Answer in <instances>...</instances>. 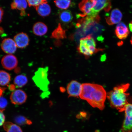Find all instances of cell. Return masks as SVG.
<instances>
[{
	"label": "cell",
	"mask_w": 132,
	"mask_h": 132,
	"mask_svg": "<svg viewBox=\"0 0 132 132\" xmlns=\"http://www.w3.org/2000/svg\"><path fill=\"white\" fill-rule=\"evenodd\" d=\"M27 1L28 5L30 7L32 6H34L35 7H37L43 3L47 2V1L45 0H29Z\"/></svg>",
	"instance_id": "cell-25"
},
{
	"label": "cell",
	"mask_w": 132,
	"mask_h": 132,
	"mask_svg": "<svg viewBox=\"0 0 132 132\" xmlns=\"http://www.w3.org/2000/svg\"><path fill=\"white\" fill-rule=\"evenodd\" d=\"M28 79L26 76L23 74L18 75L15 77L14 80V86L17 88H21L27 83Z\"/></svg>",
	"instance_id": "cell-19"
},
{
	"label": "cell",
	"mask_w": 132,
	"mask_h": 132,
	"mask_svg": "<svg viewBox=\"0 0 132 132\" xmlns=\"http://www.w3.org/2000/svg\"><path fill=\"white\" fill-rule=\"evenodd\" d=\"M3 128L6 132H23L19 125L10 122H6L3 125Z\"/></svg>",
	"instance_id": "cell-20"
},
{
	"label": "cell",
	"mask_w": 132,
	"mask_h": 132,
	"mask_svg": "<svg viewBox=\"0 0 132 132\" xmlns=\"http://www.w3.org/2000/svg\"><path fill=\"white\" fill-rule=\"evenodd\" d=\"M54 2L57 7L62 10L67 9L72 5L71 1L69 0H59Z\"/></svg>",
	"instance_id": "cell-24"
},
{
	"label": "cell",
	"mask_w": 132,
	"mask_h": 132,
	"mask_svg": "<svg viewBox=\"0 0 132 132\" xmlns=\"http://www.w3.org/2000/svg\"><path fill=\"white\" fill-rule=\"evenodd\" d=\"M115 32L117 37L120 39H126L129 34L128 28L122 22H120L117 25Z\"/></svg>",
	"instance_id": "cell-14"
},
{
	"label": "cell",
	"mask_w": 132,
	"mask_h": 132,
	"mask_svg": "<svg viewBox=\"0 0 132 132\" xmlns=\"http://www.w3.org/2000/svg\"><path fill=\"white\" fill-rule=\"evenodd\" d=\"M122 16V14L120 10L115 9L111 11L110 15H108L105 17V19L107 24L112 25L120 22Z\"/></svg>",
	"instance_id": "cell-12"
},
{
	"label": "cell",
	"mask_w": 132,
	"mask_h": 132,
	"mask_svg": "<svg viewBox=\"0 0 132 132\" xmlns=\"http://www.w3.org/2000/svg\"><path fill=\"white\" fill-rule=\"evenodd\" d=\"M8 103L6 98L2 96L0 97V111H4L7 107Z\"/></svg>",
	"instance_id": "cell-26"
},
{
	"label": "cell",
	"mask_w": 132,
	"mask_h": 132,
	"mask_svg": "<svg viewBox=\"0 0 132 132\" xmlns=\"http://www.w3.org/2000/svg\"><path fill=\"white\" fill-rule=\"evenodd\" d=\"M95 3V1H83L79 3V7L83 14L81 15L82 17L85 16H92V11Z\"/></svg>",
	"instance_id": "cell-10"
},
{
	"label": "cell",
	"mask_w": 132,
	"mask_h": 132,
	"mask_svg": "<svg viewBox=\"0 0 132 132\" xmlns=\"http://www.w3.org/2000/svg\"><path fill=\"white\" fill-rule=\"evenodd\" d=\"M2 50L8 54H12L16 52L17 46L14 39L7 38L4 39L1 44Z\"/></svg>",
	"instance_id": "cell-11"
},
{
	"label": "cell",
	"mask_w": 132,
	"mask_h": 132,
	"mask_svg": "<svg viewBox=\"0 0 132 132\" xmlns=\"http://www.w3.org/2000/svg\"><path fill=\"white\" fill-rule=\"evenodd\" d=\"M48 67L39 68L35 73L32 80L37 86L44 92H48L50 82L48 79Z\"/></svg>",
	"instance_id": "cell-4"
},
{
	"label": "cell",
	"mask_w": 132,
	"mask_h": 132,
	"mask_svg": "<svg viewBox=\"0 0 132 132\" xmlns=\"http://www.w3.org/2000/svg\"><path fill=\"white\" fill-rule=\"evenodd\" d=\"M5 120V117L3 111H0V126L4 125Z\"/></svg>",
	"instance_id": "cell-27"
},
{
	"label": "cell",
	"mask_w": 132,
	"mask_h": 132,
	"mask_svg": "<svg viewBox=\"0 0 132 132\" xmlns=\"http://www.w3.org/2000/svg\"><path fill=\"white\" fill-rule=\"evenodd\" d=\"M14 121L16 125L20 126L31 125L32 123L31 120L28 119L25 117L21 115L16 116L14 118Z\"/></svg>",
	"instance_id": "cell-23"
},
{
	"label": "cell",
	"mask_w": 132,
	"mask_h": 132,
	"mask_svg": "<svg viewBox=\"0 0 132 132\" xmlns=\"http://www.w3.org/2000/svg\"><path fill=\"white\" fill-rule=\"evenodd\" d=\"M59 19L62 22L65 24H68L71 22L73 19V16L70 11H60L59 12Z\"/></svg>",
	"instance_id": "cell-18"
},
{
	"label": "cell",
	"mask_w": 132,
	"mask_h": 132,
	"mask_svg": "<svg viewBox=\"0 0 132 132\" xmlns=\"http://www.w3.org/2000/svg\"><path fill=\"white\" fill-rule=\"evenodd\" d=\"M14 40L17 47L25 48L28 45L29 42V36L24 32L19 33L14 36Z\"/></svg>",
	"instance_id": "cell-13"
},
{
	"label": "cell",
	"mask_w": 132,
	"mask_h": 132,
	"mask_svg": "<svg viewBox=\"0 0 132 132\" xmlns=\"http://www.w3.org/2000/svg\"><path fill=\"white\" fill-rule=\"evenodd\" d=\"M131 43L132 45V37L131 39Z\"/></svg>",
	"instance_id": "cell-31"
},
{
	"label": "cell",
	"mask_w": 132,
	"mask_h": 132,
	"mask_svg": "<svg viewBox=\"0 0 132 132\" xmlns=\"http://www.w3.org/2000/svg\"><path fill=\"white\" fill-rule=\"evenodd\" d=\"M125 118L121 132H132V104L128 103L125 107Z\"/></svg>",
	"instance_id": "cell-5"
},
{
	"label": "cell",
	"mask_w": 132,
	"mask_h": 132,
	"mask_svg": "<svg viewBox=\"0 0 132 132\" xmlns=\"http://www.w3.org/2000/svg\"><path fill=\"white\" fill-rule=\"evenodd\" d=\"M5 89V88L0 87V97L2 96L3 92Z\"/></svg>",
	"instance_id": "cell-29"
},
{
	"label": "cell",
	"mask_w": 132,
	"mask_h": 132,
	"mask_svg": "<svg viewBox=\"0 0 132 132\" xmlns=\"http://www.w3.org/2000/svg\"><path fill=\"white\" fill-rule=\"evenodd\" d=\"M28 5L27 1L25 0L14 1L11 4V7L13 10L17 9L20 11L21 14L23 15L25 14V10L27 8Z\"/></svg>",
	"instance_id": "cell-17"
},
{
	"label": "cell",
	"mask_w": 132,
	"mask_h": 132,
	"mask_svg": "<svg viewBox=\"0 0 132 132\" xmlns=\"http://www.w3.org/2000/svg\"><path fill=\"white\" fill-rule=\"evenodd\" d=\"M35 8L38 14L42 17L48 16L51 12V7L47 2L43 3Z\"/></svg>",
	"instance_id": "cell-16"
},
{
	"label": "cell",
	"mask_w": 132,
	"mask_h": 132,
	"mask_svg": "<svg viewBox=\"0 0 132 132\" xmlns=\"http://www.w3.org/2000/svg\"><path fill=\"white\" fill-rule=\"evenodd\" d=\"M4 11L2 8L0 7V23L2 21L3 15H4Z\"/></svg>",
	"instance_id": "cell-28"
},
{
	"label": "cell",
	"mask_w": 132,
	"mask_h": 132,
	"mask_svg": "<svg viewBox=\"0 0 132 132\" xmlns=\"http://www.w3.org/2000/svg\"><path fill=\"white\" fill-rule=\"evenodd\" d=\"M129 84H122L115 87L107 94V97L112 108L119 112L124 111L125 107L128 103V98L129 94L127 91L129 88Z\"/></svg>",
	"instance_id": "cell-2"
},
{
	"label": "cell",
	"mask_w": 132,
	"mask_h": 132,
	"mask_svg": "<svg viewBox=\"0 0 132 132\" xmlns=\"http://www.w3.org/2000/svg\"><path fill=\"white\" fill-rule=\"evenodd\" d=\"M77 49L80 53L87 57L90 56L99 51L103 50L96 48L94 39L90 35L80 39Z\"/></svg>",
	"instance_id": "cell-3"
},
{
	"label": "cell",
	"mask_w": 132,
	"mask_h": 132,
	"mask_svg": "<svg viewBox=\"0 0 132 132\" xmlns=\"http://www.w3.org/2000/svg\"><path fill=\"white\" fill-rule=\"evenodd\" d=\"M18 61L17 58L12 54H8L3 57L1 64L6 70H11L17 67Z\"/></svg>",
	"instance_id": "cell-8"
},
{
	"label": "cell",
	"mask_w": 132,
	"mask_h": 132,
	"mask_svg": "<svg viewBox=\"0 0 132 132\" xmlns=\"http://www.w3.org/2000/svg\"><path fill=\"white\" fill-rule=\"evenodd\" d=\"M11 80V77L8 72L4 70L0 71V85H7Z\"/></svg>",
	"instance_id": "cell-22"
},
{
	"label": "cell",
	"mask_w": 132,
	"mask_h": 132,
	"mask_svg": "<svg viewBox=\"0 0 132 132\" xmlns=\"http://www.w3.org/2000/svg\"><path fill=\"white\" fill-rule=\"evenodd\" d=\"M48 28L44 23L39 22L36 23L32 28L33 33L35 35L42 36L45 35L47 32Z\"/></svg>",
	"instance_id": "cell-15"
},
{
	"label": "cell",
	"mask_w": 132,
	"mask_h": 132,
	"mask_svg": "<svg viewBox=\"0 0 132 132\" xmlns=\"http://www.w3.org/2000/svg\"><path fill=\"white\" fill-rule=\"evenodd\" d=\"M129 28L130 31L132 32V21L129 24Z\"/></svg>",
	"instance_id": "cell-30"
},
{
	"label": "cell",
	"mask_w": 132,
	"mask_h": 132,
	"mask_svg": "<svg viewBox=\"0 0 132 132\" xmlns=\"http://www.w3.org/2000/svg\"><path fill=\"white\" fill-rule=\"evenodd\" d=\"M51 37L52 38L57 39H63L66 38L65 30L62 28L60 23L52 33Z\"/></svg>",
	"instance_id": "cell-21"
},
{
	"label": "cell",
	"mask_w": 132,
	"mask_h": 132,
	"mask_svg": "<svg viewBox=\"0 0 132 132\" xmlns=\"http://www.w3.org/2000/svg\"><path fill=\"white\" fill-rule=\"evenodd\" d=\"M82 85L80 98L86 101L94 108L103 110L105 108V103L107 94L103 87L94 84L85 83Z\"/></svg>",
	"instance_id": "cell-1"
},
{
	"label": "cell",
	"mask_w": 132,
	"mask_h": 132,
	"mask_svg": "<svg viewBox=\"0 0 132 132\" xmlns=\"http://www.w3.org/2000/svg\"><path fill=\"white\" fill-rule=\"evenodd\" d=\"M111 4L109 1H95L94 6L92 11V16L95 17L98 13L104 9L106 12H108L111 9Z\"/></svg>",
	"instance_id": "cell-7"
},
{
	"label": "cell",
	"mask_w": 132,
	"mask_h": 132,
	"mask_svg": "<svg viewBox=\"0 0 132 132\" xmlns=\"http://www.w3.org/2000/svg\"><path fill=\"white\" fill-rule=\"evenodd\" d=\"M27 98L25 92L20 89H18L13 91L11 94L10 99L12 104L20 105L25 103Z\"/></svg>",
	"instance_id": "cell-6"
},
{
	"label": "cell",
	"mask_w": 132,
	"mask_h": 132,
	"mask_svg": "<svg viewBox=\"0 0 132 132\" xmlns=\"http://www.w3.org/2000/svg\"><path fill=\"white\" fill-rule=\"evenodd\" d=\"M82 84L76 80H72L68 85L67 90L70 97H78L81 93Z\"/></svg>",
	"instance_id": "cell-9"
}]
</instances>
